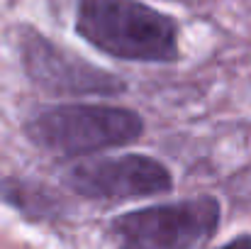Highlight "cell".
Masks as SVG:
<instances>
[{"label":"cell","mask_w":251,"mask_h":249,"mask_svg":"<svg viewBox=\"0 0 251 249\" xmlns=\"http://www.w3.org/2000/svg\"><path fill=\"white\" fill-rule=\"evenodd\" d=\"M76 32L98 52L144 64L180 56L178 22L142 0H78Z\"/></svg>","instance_id":"6da1fadb"},{"label":"cell","mask_w":251,"mask_h":249,"mask_svg":"<svg viewBox=\"0 0 251 249\" xmlns=\"http://www.w3.org/2000/svg\"><path fill=\"white\" fill-rule=\"evenodd\" d=\"M25 130L37 147L78 157L137 142L144 132V120L134 110L120 105L69 103L42 110Z\"/></svg>","instance_id":"7a4b0ae2"},{"label":"cell","mask_w":251,"mask_h":249,"mask_svg":"<svg viewBox=\"0 0 251 249\" xmlns=\"http://www.w3.org/2000/svg\"><path fill=\"white\" fill-rule=\"evenodd\" d=\"M222 208L212 195L149 205L115 218L120 249H195L220 227Z\"/></svg>","instance_id":"3957f363"},{"label":"cell","mask_w":251,"mask_h":249,"mask_svg":"<svg viewBox=\"0 0 251 249\" xmlns=\"http://www.w3.org/2000/svg\"><path fill=\"white\" fill-rule=\"evenodd\" d=\"M20 54L29 81L51 95H117L127 88L120 76L76 56L32 27L20 34Z\"/></svg>","instance_id":"277c9868"},{"label":"cell","mask_w":251,"mask_h":249,"mask_svg":"<svg viewBox=\"0 0 251 249\" xmlns=\"http://www.w3.org/2000/svg\"><path fill=\"white\" fill-rule=\"evenodd\" d=\"M64 183L93 200H134L168 193L173 188L171 171L159 159L144 154L83 159L66 168Z\"/></svg>","instance_id":"5b68a950"},{"label":"cell","mask_w":251,"mask_h":249,"mask_svg":"<svg viewBox=\"0 0 251 249\" xmlns=\"http://www.w3.org/2000/svg\"><path fill=\"white\" fill-rule=\"evenodd\" d=\"M0 198L7 205L17 208L22 215L34 220H49L61 210V203L51 191L22 178H5L0 183Z\"/></svg>","instance_id":"8992f818"},{"label":"cell","mask_w":251,"mask_h":249,"mask_svg":"<svg viewBox=\"0 0 251 249\" xmlns=\"http://www.w3.org/2000/svg\"><path fill=\"white\" fill-rule=\"evenodd\" d=\"M220 249H251V235H244V237H237L232 242H227L225 247Z\"/></svg>","instance_id":"52a82bcc"}]
</instances>
